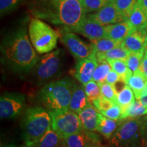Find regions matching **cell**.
I'll return each instance as SVG.
<instances>
[{
	"mask_svg": "<svg viewBox=\"0 0 147 147\" xmlns=\"http://www.w3.org/2000/svg\"><path fill=\"white\" fill-rule=\"evenodd\" d=\"M30 12L35 18L59 25L62 30L69 32L87 16L79 0H36Z\"/></svg>",
	"mask_w": 147,
	"mask_h": 147,
	"instance_id": "obj_1",
	"label": "cell"
},
{
	"mask_svg": "<svg viewBox=\"0 0 147 147\" xmlns=\"http://www.w3.org/2000/svg\"><path fill=\"white\" fill-rule=\"evenodd\" d=\"M32 45L25 27H18L5 37L1 50L5 61L12 71L27 73L32 70L39 57Z\"/></svg>",
	"mask_w": 147,
	"mask_h": 147,
	"instance_id": "obj_2",
	"label": "cell"
},
{
	"mask_svg": "<svg viewBox=\"0 0 147 147\" xmlns=\"http://www.w3.org/2000/svg\"><path fill=\"white\" fill-rule=\"evenodd\" d=\"M73 85L67 78L49 82L40 91V102L49 111L69 109Z\"/></svg>",
	"mask_w": 147,
	"mask_h": 147,
	"instance_id": "obj_3",
	"label": "cell"
},
{
	"mask_svg": "<svg viewBox=\"0 0 147 147\" xmlns=\"http://www.w3.org/2000/svg\"><path fill=\"white\" fill-rule=\"evenodd\" d=\"M52 124L49 112L43 108H29L23 119V137L25 144L32 146L38 142Z\"/></svg>",
	"mask_w": 147,
	"mask_h": 147,
	"instance_id": "obj_4",
	"label": "cell"
},
{
	"mask_svg": "<svg viewBox=\"0 0 147 147\" xmlns=\"http://www.w3.org/2000/svg\"><path fill=\"white\" fill-rule=\"evenodd\" d=\"M121 120L110 138V143L115 147H142V118Z\"/></svg>",
	"mask_w": 147,
	"mask_h": 147,
	"instance_id": "obj_5",
	"label": "cell"
},
{
	"mask_svg": "<svg viewBox=\"0 0 147 147\" xmlns=\"http://www.w3.org/2000/svg\"><path fill=\"white\" fill-rule=\"evenodd\" d=\"M29 36L34 49L40 54L51 52L57 45L58 33L39 18L31 19Z\"/></svg>",
	"mask_w": 147,
	"mask_h": 147,
	"instance_id": "obj_6",
	"label": "cell"
},
{
	"mask_svg": "<svg viewBox=\"0 0 147 147\" xmlns=\"http://www.w3.org/2000/svg\"><path fill=\"white\" fill-rule=\"evenodd\" d=\"M49 112L52 119V128L63 140L83 129L78 114L69 109Z\"/></svg>",
	"mask_w": 147,
	"mask_h": 147,
	"instance_id": "obj_7",
	"label": "cell"
},
{
	"mask_svg": "<svg viewBox=\"0 0 147 147\" xmlns=\"http://www.w3.org/2000/svg\"><path fill=\"white\" fill-rule=\"evenodd\" d=\"M62 51H53L39 58L32 69V74L40 84L45 83L57 75L61 67Z\"/></svg>",
	"mask_w": 147,
	"mask_h": 147,
	"instance_id": "obj_8",
	"label": "cell"
},
{
	"mask_svg": "<svg viewBox=\"0 0 147 147\" xmlns=\"http://www.w3.org/2000/svg\"><path fill=\"white\" fill-rule=\"evenodd\" d=\"M60 37L63 45L68 49L69 52L77 61L89 57L94 52L92 44L89 45L84 42L72 32H65L61 29Z\"/></svg>",
	"mask_w": 147,
	"mask_h": 147,
	"instance_id": "obj_9",
	"label": "cell"
},
{
	"mask_svg": "<svg viewBox=\"0 0 147 147\" xmlns=\"http://www.w3.org/2000/svg\"><path fill=\"white\" fill-rule=\"evenodd\" d=\"M25 97L20 93H6L0 99V117L1 119H12L21 113L25 107Z\"/></svg>",
	"mask_w": 147,
	"mask_h": 147,
	"instance_id": "obj_10",
	"label": "cell"
},
{
	"mask_svg": "<svg viewBox=\"0 0 147 147\" xmlns=\"http://www.w3.org/2000/svg\"><path fill=\"white\" fill-rule=\"evenodd\" d=\"M88 16L103 26L118 23L127 20L117 8L113 0H110L100 10L89 14Z\"/></svg>",
	"mask_w": 147,
	"mask_h": 147,
	"instance_id": "obj_11",
	"label": "cell"
},
{
	"mask_svg": "<svg viewBox=\"0 0 147 147\" xmlns=\"http://www.w3.org/2000/svg\"><path fill=\"white\" fill-rule=\"evenodd\" d=\"M97 65V59L95 52L89 57L78 60L73 70V76L82 84H86L91 81L93 74Z\"/></svg>",
	"mask_w": 147,
	"mask_h": 147,
	"instance_id": "obj_12",
	"label": "cell"
},
{
	"mask_svg": "<svg viewBox=\"0 0 147 147\" xmlns=\"http://www.w3.org/2000/svg\"><path fill=\"white\" fill-rule=\"evenodd\" d=\"M71 32L80 34L85 38H87L91 42L106 38L105 26L100 25L88 16L82 22V23L74 29Z\"/></svg>",
	"mask_w": 147,
	"mask_h": 147,
	"instance_id": "obj_13",
	"label": "cell"
},
{
	"mask_svg": "<svg viewBox=\"0 0 147 147\" xmlns=\"http://www.w3.org/2000/svg\"><path fill=\"white\" fill-rule=\"evenodd\" d=\"M64 142L68 147H88L100 144V140L96 134L84 129L66 138Z\"/></svg>",
	"mask_w": 147,
	"mask_h": 147,
	"instance_id": "obj_14",
	"label": "cell"
},
{
	"mask_svg": "<svg viewBox=\"0 0 147 147\" xmlns=\"http://www.w3.org/2000/svg\"><path fill=\"white\" fill-rule=\"evenodd\" d=\"M146 43L142 31L134 30L130 33L121 43V47L129 53L144 54Z\"/></svg>",
	"mask_w": 147,
	"mask_h": 147,
	"instance_id": "obj_15",
	"label": "cell"
},
{
	"mask_svg": "<svg viewBox=\"0 0 147 147\" xmlns=\"http://www.w3.org/2000/svg\"><path fill=\"white\" fill-rule=\"evenodd\" d=\"M78 115L81 121L84 129L92 132L96 131L99 121L102 115L93 106V104H90L80 111Z\"/></svg>",
	"mask_w": 147,
	"mask_h": 147,
	"instance_id": "obj_16",
	"label": "cell"
},
{
	"mask_svg": "<svg viewBox=\"0 0 147 147\" xmlns=\"http://www.w3.org/2000/svg\"><path fill=\"white\" fill-rule=\"evenodd\" d=\"M106 38L116 41L123 42L125 38L134 29L127 21L106 25Z\"/></svg>",
	"mask_w": 147,
	"mask_h": 147,
	"instance_id": "obj_17",
	"label": "cell"
},
{
	"mask_svg": "<svg viewBox=\"0 0 147 147\" xmlns=\"http://www.w3.org/2000/svg\"><path fill=\"white\" fill-rule=\"evenodd\" d=\"M91 104V103L88 100L84 91V87L77 84H74L69 109L78 114Z\"/></svg>",
	"mask_w": 147,
	"mask_h": 147,
	"instance_id": "obj_18",
	"label": "cell"
},
{
	"mask_svg": "<svg viewBox=\"0 0 147 147\" xmlns=\"http://www.w3.org/2000/svg\"><path fill=\"white\" fill-rule=\"evenodd\" d=\"M127 21L135 30L142 31L147 26V16L138 3L134 6Z\"/></svg>",
	"mask_w": 147,
	"mask_h": 147,
	"instance_id": "obj_19",
	"label": "cell"
},
{
	"mask_svg": "<svg viewBox=\"0 0 147 147\" xmlns=\"http://www.w3.org/2000/svg\"><path fill=\"white\" fill-rule=\"evenodd\" d=\"M147 79L143 73L140 70H138L132 74V75L129 78L127 84L131 88L135 95L136 99L138 100L140 98L141 93L144 89Z\"/></svg>",
	"mask_w": 147,
	"mask_h": 147,
	"instance_id": "obj_20",
	"label": "cell"
},
{
	"mask_svg": "<svg viewBox=\"0 0 147 147\" xmlns=\"http://www.w3.org/2000/svg\"><path fill=\"white\" fill-rule=\"evenodd\" d=\"M63 140L57 132L52 128V126L48 129L38 141L35 144L34 147H57L61 141Z\"/></svg>",
	"mask_w": 147,
	"mask_h": 147,
	"instance_id": "obj_21",
	"label": "cell"
},
{
	"mask_svg": "<svg viewBox=\"0 0 147 147\" xmlns=\"http://www.w3.org/2000/svg\"><path fill=\"white\" fill-rule=\"evenodd\" d=\"M134 95H134L133 91L127 84H126L119 93H117L116 104L121 107L122 114L136 101V97Z\"/></svg>",
	"mask_w": 147,
	"mask_h": 147,
	"instance_id": "obj_22",
	"label": "cell"
},
{
	"mask_svg": "<svg viewBox=\"0 0 147 147\" xmlns=\"http://www.w3.org/2000/svg\"><path fill=\"white\" fill-rule=\"evenodd\" d=\"M118 126L119 123L117 121L107 118V117L102 115L96 131L100 132L106 138L109 139L115 133Z\"/></svg>",
	"mask_w": 147,
	"mask_h": 147,
	"instance_id": "obj_23",
	"label": "cell"
},
{
	"mask_svg": "<svg viewBox=\"0 0 147 147\" xmlns=\"http://www.w3.org/2000/svg\"><path fill=\"white\" fill-rule=\"evenodd\" d=\"M130 53L122 47H116L115 49L104 53L96 54L97 61L108 60H123L125 61Z\"/></svg>",
	"mask_w": 147,
	"mask_h": 147,
	"instance_id": "obj_24",
	"label": "cell"
},
{
	"mask_svg": "<svg viewBox=\"0 0 147 147\" xmlns=\"http://www.w3.org/2000/svg\"><path fill=\"white\" fill-rule=\"evenodd\" d=\"M121 43L122 42L116 41V40L109 39L107 38H101V39L92 42L95 54L104 53L116 47H121Z\"/></svg>",
	"mask_w": 147,
	"mask_h": 147,
	"instance_id": "obj_25",
	"label": "cell"
},
{
	"mask_svg": "<svg viewBox=\"0 0 147 147\" xmlns=\"http://www.w3.org/2000/svg\"><path fill=\"white\" fill-rule=\"evenodd\" d=\"M111 70V66L107 61H97V65L93 74L92 80L98 84L104 83L106 76Z\"/></svg>",
	"mask_w": 147,
	"mask_h": 147,
	"instance_id": "obj_26",
	"label": "cell"
},
{
	"mask_svg": "<svg viewBox=\"0 0 147 147\" xmlns=\"http://www.w3.org/2000/svg\"><path fill=\"white\" fill-rule=\"evenodd\" d=\"M107 61L111 66L112 69L118 74L126 84L127 83L129 78L133 72L129 69L126 62L123 60H108Z\"/></svg>",
	"mask_w": 147,
	"mask_h": 147,
	"instance_id": "obj_27",
	"label": "cell"
},
{
	"mask_svg": "<svg viewBox=\"0 0 147 147\" xmlns=\"http://www.w3.org/2000/svg\"><path fill=\"white\" fill-rule=\"evenodd\" d=\"M146 114L147 108H145L139 100H136L121 115L120 119L137 118V117L146 115Z\"/></svg>",
	"mask_w": 147,
	"mask_h": 147,
	"instance_id": "obj_28",
	"label": "cell"
},
{
	"mask_svg": "<svg viewBox=\"0 0 147 147\" xmlns=\"http://www.w3.org/2000/svg\"><path fill=\"white\" fill-rule=\"evenodd\" d=\"M113 1L117 8L127 19L138 3V0H113Z\"/></svg>",
	"mask_w": 147,
	"mask_h": 147,
	"instance_id": "obj_29",
	"label": "cell"
},
{
	"mask_svg": "<svg viewBox=\"0 0 147 147\" xmlns=\"http://www.w3.org/2000/svg\"><path fill=\"white\" fill-rule=\"evenodd\" d=\"M87 13H94L104 7L110 0H79Z\"/></svg>",
	"mask_w": 147,
	"mask_h": 147,
	"instance_id": "obj_30",
	"label": "cell"
},
{
	"mask_svg": "<svg viewBox=\"0 0 147 147\" xmlns=\"http://www.w3.org/2000/svg\"><path fill=\"white\" fill-rule=\"evenodd\" d=\"M84 91L91 103L101 97L100 85L93 80H91L84 85Z\"/></svg>",
	"mask_w": 147,
	"mask_h": 147,
	"instance_id": "obj_31",
	"label": "cell"
},
{
	"mask_svg": "<svg viewBox=\"0 0 147 147\" xmlns=\"http://www.w3.org/2000/svg\"><path fill=\"white\" fill-rule=\"evenodd\" d=\"M144 55V54L133 53H130V54L129 55L127 58L125 60V62L129 69L133 73L140 69Z\"/></svg>",
	"mask_w": 147,
	"mask_h": 147,
	"instance_id": "obj_32",
	"label": "cell"
},
{
	"mask_svg": "<svg viewBox=\"0 0 147 147\" xmlns=\"http://www.w3.org/2000/svg\"><path fill=\"white\" fill-rule=\"evenodd\" d=\"M99 85H100V87L101 96L106 99H108V100L112 101V102L116 104L117 93L114 86L106 83V82L99 84Z\"/></svg>",
	"mask_w": 147,
	"mask_h": 147,
	"instance_id": "obj_33",
	"label": "cell"
},
{
	"mask_svg": "<svg viewBox=\"0 0 147 147\" xmlns=\"http://www.w3.org/2000/svg\"><path fill=\"white\" fill-rule=\"evenodd\" d=\"M23 0H0V13L1 16L14 11Z\"/></svg>",
	"mask_w": 147,
	"mask_h": 147,
	"instance_id": "obj_34",
	"label": "cell"
},
{
	"mask_svg": "<svg viewBox=\"0 0 147 147\" xmlns=\"http://www.w3.org/2000/svg\"><path fill=\"white\" fill-rule=\"evenodd\" d=\"M91 104L100 113H101V112L105 111V110L109 109L115 103L101 96L98 99L93 101Z\"/></svg>",
	"mask_w": 147,
	"mask_h": 147,
	"instance_id": "obj_35",
	"label": "cell"
},
{
	"mask_svg": "<svg viewBox=\"0 0 147 147\" xmlns=\"http://www.w3.org/2000/svg\"><path fill=\"white\" fill-rule=\"evenodd\" d=\"M100 113L107 118L117 121L121 119V115H122V110H121L120 106L117 105V104H115L109 109L105 110V111L101 112Z\"/></svg>",
	"mask_w": 147,
	"mask_h": 147,
	"instance_id": "obj_36",
	"label": "cell"
},
{
	"mask_svg": "<svg viewBox=\"0 0 147 147\" xmlns=\"http://www.w3.org/2000/svg\"><path fill=\"white\" fill-rule=\"evenodd\" d=\"M121 80H123L121 77L113 69V70H110V72L108 73L107 76H106L105 82L106 83L111 84V85H115L117 82L121 81Z\"/></svg>",
	"mask_w": 147,
	"mask_h": 147,
	"instance_id": "obj_37",
	"label": "cell"
},
{
	"mask_svg": "<svg viewBox=\"0 0 147 147\" xmlns=\"http://www.w3.org/2000/svg\"><path fill=\"white\" fill-rule=\"evenodd\" d=\"M142 147H147V117L142 118Z\"/></svg>",
	"mask_w": 147,
	"mask_h": 147,
	"instance_id": "obj_38",
	"label": "cell"
},
{
	"mask_svg": "<svg viewBox=\"0 0 147 147\" xmlns=\"http://www.w3.org/2000/svg\"><path fill=\"white\" fill-rule=\"evenodd\" d=\"M140 70L142 71L143 74L144 75L146 78L147 79V54L145 52L144 57L142 58L140 67Z\"/></svg>",
	"mask_w": 147,
	"mask_h": 147,
	"instance_id": "obj_39",
	"label": "cell"
},
{
	"mask_svg": "<svg viewBox=\"0 0 147 147\" xmlns=\"http://www.w3.org/2000/svg\"><path fill=\"white\" fill-rule=\"evenodd\" d=\"M138 3L147 16V0H138Z\"/></svg>",
	"mask_w": 147,
	"mask_h": 147,
	"instance_id": "obj_40",
	"label": "cell"
},
{
	"mask_svg": "<svg viewBox=\"0 0 147 147\" xmlns=\"http://www.w3.org/2000/svg\"><path fill=\"white\" fill-rule=\"evenodd\" d=\"M141 104H142L143 106H144L145 108H147V95H145V96L141 97L139 100Z\"/></svg>",
	"mask_w": 147,
	"mask_h": 147,
	"instance_id": "obj_41",
	"label": "cell"
},
{
	"mask_svg": "<svg viewBox=\"0 0 147 147\" xmlns=\"http://www.w3.org/2000/svg\"><path fill=\"white\" fill-rule=\"evenodd\" d=\"M145 95H147V81L146 82V84H145V86H144V89L142 90V93H141L140 97H143V96H145Z\"/></svg>",
	"mask_w": 147,
	"mask_h": 147,
	"instance_id": "obj_42",
	"label": "cell"
},
{
	"mask_svg": "<svg viewBox=\"0 0 147 147\" xmlns=\"http://www.w3.org/2000/svg\"><path fill=\"white\" fill-rule=\"evenodd\" d=\"M143 32H144V34L145 40H146V45H147V26L144 29V30H143Z\"/></svg>",
	"mask_w": 147,
	"mask_h": 147,
	"instance_id": "obj_43",
	"label": "cell"
},
{
	"mask_svg": "<svg viewBox=\"0 0 147 147\" xmlns=\"http://www.w3.org/2000/svg\"><path fill=\"white\" fill-rule=\"evenodd\" d=\"M59 147H68V146H67V145H66L65 142H64V144L63 145H61V146H59Z\"/></svg>",
	"mask_w": 147,
	"mask_h": 147,
	"instance_id": "obj_44",
	"label": "cell"
},
{
	"mask_svg": "<svg viewBox=\"0 0 147 147\" xmlns=\"http://www.w3.org/2000/svg\"><path fill=\"white\" fill-rule=\"evenodd\" d=\"M88 147H101V146H99V145H93V146H89Z\"/></svg>",
	"mask_w": 147,
	"mask_h": 147,
	"instance_id": "obj_45",
	"label": "cell"
},
{
	"mask_svg": "<svg viewBox=\"0 0 147 147\" xmlns=\"http://www.w3.org/2000/svg\"><path fill=\"white\" fill-rule=\"evenodd\" d=\"M145 53L147 54V45L146 46V48H145Z\"/></svg>",
	"mask_w": 147,
	"mask_h": 147,
	"instance_id": "obj_46",
	"label": "cell"
},
{
	"mask_svg": "<svg viewBox=\"0 0 147 147\" xmlns=\"http://www.w3.org/2000/svg\"><path fill=\"white\" fill-rule=\"evenodd\" d=\"M23 147H34V146H27V145H26V146H23Z\"/></svg>",
	"mask_w": 147,
	"mask_h": 147,
	"instance_id": "obj_47",
	"label": "cell"
},
{
	"mask_svg": "<svg viewBox=\"0 0 147 147\" xmlns=\"http://www.w3.org/2000/svg\"><path fill=\"white\" fill-rule=\"evenodd\" d=\"M101 147H105V146H101Z\"/></svg>",
	"mask_w": 147,
	"mask_h": 147,
	"instance_id": "obj_48",
	"label": "cell"
}]
</instances>
